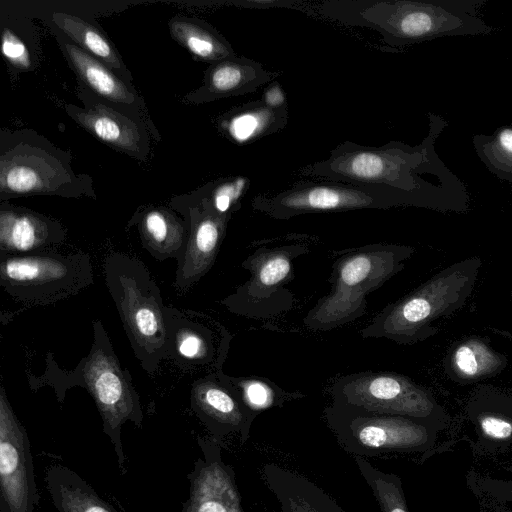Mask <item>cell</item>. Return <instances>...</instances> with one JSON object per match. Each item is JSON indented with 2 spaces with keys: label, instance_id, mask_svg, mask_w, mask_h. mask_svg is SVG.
I'll return each mask as SVG.
<instances>
[{
  "label": "cell",
  "instance_id": "1",
  "mask_svg": "<svg viewBox=\"0 0 512 512\" xmlns=\"http://www.w3.org/2000/svg\"><path fill=\"white\" fill-rule=\"evenodd\" d=\"M427 116L429 131L419 145L391 141L369 147L346 141L328 158L303 167L299 174L317 180L388 186L416 196L423 208L466 213L470 196L465 184L451 186L425 179L427 175L449 182L460 180L435 150L436 139L448 122L432 112Z\"/></svg>",
  "mask_w": 512,
  "mask_h": 512
},
{
  "label": "cell",
  "instance_id": "2",
  "mask_svg": "<svg viewBox=\"0 0 512 512\" xmlns=\"http://www.w3.org/2000/svg\"><path fill=\"white\" fill-rule=\"evenodd\" d=\"M486 0H330L319 4L325 18L378 32L392 47L445 36L493 31L479 15Z\"/></svg>",
  "mask_w": 512,
  "mask_h": 512
},
{
  "label": "cell",
  "instance_id": "3",
  "mask_svg": "<svg viewBox=\"0 0 512 512\" xmlns=\"http://www.w3.org/2000/svg\"><path fill=\"white\" fill-rule=\"evenodd\" d=\"M30 387L53 388L59 403L67 390L80 386L92 396L102 419L103 432L109 437L122 474L126 473L121 429L125 422L143 427L144 413L129 371L124 369L100 320L93 321V343L89 353L72 370H63L52 353L45 357L40 376L28 374Z\"/></svg>",
  "mask_w": 512,
  "mask_h": 512
},
{
  "label": "cell",
  "instance_id": "4",
  "mask_svg": "<svg viewBox=\"0 0 512 512\" xmlns=\"http://www.w3.org/2000/svg\"><path fill=\"white\" fill-rule=\"evenodd\" d=\"M481 267L478 256L446 267L402 299L387 305L361 330V336L385 338L401 345H412L434 336L439 332L435 322L464 306Z\"/></svg>",
  "mask_w": 512,
  "mask_h": 512
},
{
  "label": "cell",
  "instance_id": "5",
  "mask_svg": "<svg viewBox=\"0 0 512 512\" xmlns=\"http://www.w3.org/2000/svg\"><path fill=\"white\" fill-rule=\"evenodd\" d=\"M103 274L134 355L143 370L153 374L166 359L168 347L161 291L146 265L122 252L106 256Z\"/></svg>",
  "mask_w": 512,
  "mask_h": 512
},
{
  "label": "cell",
  "instance_id": "6",
  "mask_svg": "<svg viewBox=\"0 0 512 512\" xmlns=\"http://www.w3.org/2000/svg\"><path fill=\"white\" fill-rule=\"evenodd\" d=\"M415 249L403 244H369L337 258L329 278L330 292L306 314L312 331H329L366 313V296L404 269Z\"/></svg>",
  "mask_w": 512,
  "mask_h": 512
},
{
  "label": "cell",
  "instance_id": "7",
  "mask_svg": "<svg viewBox=\"0 0 512 512\" xmlns=\"http://www.w3.org/2000/svg\"><path fill=\"white\" fill-rule=\"evenodd\" d=\"M326 425L348 453L380 457L430 451L448 420L368 411L332 400L324 409Z\"/></svg>",
  "mask_w": 512,
  "mask_h": 512
},
{
  "label": "cell",
  "instance_id": "8",
  "mask_svg": "<svg viewBox=\"0 0 512 512\" xmlns=\"http://www.w3.org/2000/svg\"><path fill=\"white\" fill-rule=\"evenodd\" d=\"M63 151L30 130L3 131L0 145V198L95 196L88 177L80 178Z\"/></svg>",
  "mask_w": 512,
  "mask_h": 512
},
{
  "label": "cell",
  "instance_id": "9",
  "mask_svg": "<svg viewBox=\"0 0 512 512\" xmlns=\"http://www.w3.org/2000/svg\"><path fill=\"white\" fill-rule=\"evenodd\" d=\"M401 206L423 208L416 196L392 187L325 180L300 181L276 194H259L252 200L255 211L277 220L309 213Z\"/></svg>",
  "mask_w": 512,
  "mask_h": 512
},
{
  "label": "cell",
  "instance_id": "10",
  "mask_svg": "<svg viewBox=\"0 0 512 512\" xmlns=\"http://www.w3.org/2000/svg\"><path fill=\"white\" fill-rule=\"evenodd\" d=\"M93 283L89 254L53 251L0 253V286L13 299L47 305L78 294Z\"/></svg>",
  "mask_w": 512,
  "mask_h": 512
},
{
  "label": "cell",
  "instance_id": "11",
  "mask_svg": "<svg viewBox=\"0 0 512 512\" xmlns=\"http://www.w3.org/2000/svg\"><path fill=\"white\" fill-rule=\"evenodd\" d=\"M308 251L299 243L258 248L242 263L250 278L220 303L234 314L256 319L290 310L294 297L286 285L294 278L293 260Z\"/></svg>",
  "mask_w": 512,
  "mask_h": 512
},
{
  "label": "cell",
  "instance_id": "12",
  "mask_svg": "<svg viewBox=\"0 0 512 512\" xmlns=\"http://www.w3.org/2000/svg\"><path fill=\"white\" fill-rule=\"evenodd\" d=\"M330 394L334 401L368 411L449 420L428 389L394 372L364 371L339 377Z\"/></svg>",
  "mask_w": 512,
  "mask_h": 512
},
{
  "label": "cell",
  "instance_id": "13",
  "mask_svg": "<svg viewBox=\"0 0 512 512\" xmlns=\"http://www.w3.org/2000/svg\"><path fill=\"white\" fill-rule=\"evenodd\" d=\"M38 504L30 440L1 386L0 512H35Z\"/></svg>",
  "mask_w": 512,
  "mask_h": 512
},
{
  "label": "cell",
  "instance_id": "14",
  "mask_svg": "<svg viewBox=\"0 0 512 512\" xmlns=\"http://www.w3.org/2000/svg\"><path fill=\"white\" fill-rule=\"evenodd\" d=\"M202 452L187 474L189 497L180 512H245L232 465L224 462L221 444L197 436Z\"/></svg>",
  "mask_w": 512,
  "mask_h": 512
},
{
  "label": "cell",
  "instance_id": "15",
  "mask_svg": "<svg viewBox=\"0 0 512 512\" xmlns=\"http://www.w3.org/2000/svg\"><path fill=\"white\" fill-rule=\"evenodd\" d=\"M191 409L218 443L238 433L243 445L250 436L258 413L251 410L238 394L221 381L215 370L194 381L190 396Z\"/></svg>",
  "mask_w": 512,
  "mask_h": 512
},
{
  "label": "cell",
  "instance_id": "16",
  "mask_svg": "<svg viewBox=\"0 0 512 512\" xmlns=\"http://www.w3.org/2000/svg\"><path fill=\"white\" fill-rule=\"evenodd\" d=\"M189 234L184 254L177 262L174 285L184 293L213 266L224 240L230 216L219 215L198 197L188 204Z\"/></svg>",
  "mask_w": 512,
  "mask_h": 512
},
{
  "label": "cell",
  "instance_id": "17",
  "mask_svg": "<svg viewBox=\"0 0 512 512\" xmlns=\"http://www.w3.org/2000/svg\"><path fill=\"white\" fill-rule=\"evenodd\" d=\"M79 99L84 107L67 104V114L84 129L105 144L144 160L149 151L148 137L144 128L114 108L94 100L91 91L82 92Z\"/></svg>",
  "mask_w": 512,
  "mask_h": 512
},
{
  "label": "cell",
  "instance_id": "18",
  "mask_svg": "<svg viewBox=\"0 0 512 512\" xmlns=\"http://www.w3.org/2000/svg\"><path fill=\"white\" fill-rule=\"evenodd\" d=\"M65 227L36 211L2 202L0 206V253L28 254L65 241Z\"/></svg>",
  "mask_w": 512,
  "mask_h": 512
},
{
  "label": "cell",
  "instance_id": "19",
  "mask_svg": "<svg viewBox=\"0 0 512 512\" xmlns=\"http://www.w3.org/2000/svg\"><path fill=\"white\" fill-rule=\"evenodd\" d=\"M465 411L481 449L495 453L512 444V394L479 385L471 393Z\"/></svg>",
  "mask_w": 512,
  "mask_h": 512
},
{
  "label": "cell",
  "instance_id": "20",
  "mask_svg": "<svg viewBox=\"0 0 512 512\" xmlns=\"http://www.w3.org/2000/svg\"><path fill=\"white\" fill-rule=\"evenodd\" d=\"M276 76L259 62L234 55L212 63L205 72L203 85L188 95V99L193 103H204L241 96L256 91Z\"/></svg>",
  "mask_w": 512,
  "mask_h": 512
},
{
  "label": "cell",
  "instance_id": "21",
  "mask_svg": "<svg viewBox=\"0 0 512 512\" xmlns=\"http://www.w3.org/2000/svg\"><path fill=\"white\" fill-rule=\"evenodd\" d=\"M261 477L277 499L279 512H344L323 489L294 471L266 463Z\"/></svg>",
  "mask_w": 512,
  "mask_h": 512
},
{
  "label": "cell",
  "instance_id": "22",
  "mask_svg": "<svg viewBox=\"0 0 512 512\" xmlns=\"http://www.w3.org/2000/svg\"><path fill=\"white\" fill-rule=\"evenodd\" d=\"M168 347L166 359L189 370L216 364L221 353L216 351L212 331L194 322L175 308L167 307Z\"/></svg>",
  "mask_w": 512,
  "mask_h": 512
},
{
  "label": "cell",
  "instance_id": "23",
  "mask_svg": "<svg viewBox=\"0 0 512 512\" xmlns=\"http://www.w3.org/2000/svg\"><path fill=\"white\" fill-rule=\"evenodd\" d=\"M138 228L142 246L156 260H181L188 239L189 224L164 207H150L132 219Z\"/></svg>",
  "mask_w": 512,
  "mask_h": 512
},
{
  "label": "cell",
  "instance_id": "24",
  "mask_svg": "<svg viewBox=\"0 0 512 512\" xmlns=\"http://www.w3.org/2000/svg\"><path fill=\"white\" fill-rule=\"evenodd\" d=\"M506 366V356L478 336L466 337L454 343L444 359L447 376L461 385L494 377Z\"/></svg>",
  "mask_w": 512,
  "mask_h": 512
},
{
  "label": "cell",
  "instance_id": "25",
  "mask_svg": "<svg viewBox=\"0 0 512 512\" xmlns=\"http://www.w3.org/2000/svg\"><path fill=\"white\" fill-rule=\"evenodd\" d=\"M60 45L72 69L87 89L114 104H137V93L103 62L73 42L64 40Z\"/></svg>",
  "mask_w": 512,
  "mask_h": 512
},
{
  "label": "cell",
  "instance_id": "26",
  "mask_svg": "<svg viewBox=\"0 0 512 512\" xmlns=\"http://www.w3.org/2000/svg\"><path fill=\"white\" fill-rule=\"evenodd\" d=\"M287 108L274 110L257 100L234 107L218 120L219 130L236 144L245 145L282 130Z\"/></svg>",
  "mask_w": 512,
  "mask_h": 512
},
{
  "label": "cell",
  "instance_id": "27",
  "mask_svg": "<svg viewBox=\"0 0 512 512\" xmlns=\"http://www.w3.org/2000/svg\"><path fill=\"white\" fill-rule=\"evenodd\" d=\"M45 482L58 512H118L85 479L67 466H49Z\"/></svg>",
  "mask_w": 512,
  "mask_h": 512
},
{
  "label": "cell",
  "instance_id": "28",
  "mask_svg": "<svg viewBox=\"0 0 512 512\" xmlns=\"http://www.w3.org/2000/svg\"><path fill=\"white\" fill-rule=\"evenodd\" d=\"M229 342L230 336L224 331L215 372L219 379L228 384L251 410L260 414L268 409L281 408L286 403L304 396L299 392L286 391L268 378L226 375L222 370V364L227 355Z\"/></svg>",
  "mask_w": 512,
  "mask_h": 512
},
{
  "label": "cell",
  "instance_id": "29",
  "mask_svg": "<svg viewBox=\"0 0 512 512\" xmlns=\"http://www.w3.org/2000/svg\"><path fill=\"white\" fill-rule=\"evenodd\" d=\"M52 20L60 31L85 52L99 59L115 73L128 78L124 63L110 41L95 26L84 19L63 12H54Z\"/></svg>",
  "mask_w": 512,
  "mask_h": 512
},
{
  "label": "cell",
  "instance_id": "30",
  "mask_svg": "<svg viewBox=\"0 0 512 512\" xmlns=\"http://www.w3.org/2000/svg\"><path fill=\"white\" fill-rule=\"evenodd\" d=\"M169 28L173 38L200 60L212 64L236 55L230 43L208 24L176 17Z\"/></svg>",
  "mask_w": 512,
  "mask_h": 512
},
{
  "label": "cell",
  "instance_id": "31",
  "mask_svg": "<svg viewBox=\"0 0 512 512\" xmlns=\"http://www.w3.org/2000/svg\"><path fill=\"white\" fill-rule=\"evenodd\" d=\"M472 142L488 170L512 184V124L500 127L492 135L476 134Z\"/></svg>",
  "mask_w": 512,
  "mask_h": 512
},
{
  "label": "cell",
  "instance_id": "32",
  "mask_svg": "<svg viewBox=\"0 0 512 512\" xmlns=\"http://www.w3.org/2000/svg\"><path fill=\"white\" fill-rule=\"evenodd\" d=\"M355 463L382 512H409L398 475L377 469L364 457L355 456Z\"/></svg>",
  "mask_w": 512,
  "mask_h": 512
},
{
  "label": "cell",
  "instance_id": "33",
  "mask_svg": "<svg viewBox=\"0 0 512 512\" xmlns=\"http://www.w3.org/2000/svg\"><path fill=\"white\" fill-rule=\"evenodd\" d=\"M250 181L244 176H233L221 179L200 197L204 198L209 206L219 215L230 216L241 207V200L248 191Z\"/></svg>",
  "mask_w": 512,
  "mask_h": 512
},
{
  "label": "cell",
  "instance_id": "34",
  "mask_svg": "<svg viewBox=\"0 0 512 512\" xmlns=\"http://www.w3.org/2000/svg\"><path fill=\"white\" fill-rule=\"evenodd\" d=\"M506 469L512 473V466ZM467 482L475 494H481L498 503L512 502V479L478 477L471 473Z\"/></svg>",
  "mask_w": 512,
  "mask_h": 512
},
{
  "label": "cell",
  "instance_id": "35",
  "mask_svg": "<svg viewBox=\"0 0 512 512\" xmlns=\"http://www.w3.org/2000/svg\"><path fill=\"white\" fill-rule=\"evenodd\" d=\"M1 50L5 59L16 69L29 70L32 66L29 50L21 38L9 28H3Z\"/></svg>",
  "mask_w": 512,
  "mask_h": 512
},
{
  "label": "cell",
  "instance_id": "36",
  "mask_svg": "<svg viewBox=\"0 0 512 512\" xmlns=\"http://www.w3.org/2000/svg\"><path fill=\"white\" fill-rule=\"evenodd\" d=\"M261 101L274 110L287 108L286 95L277 80L271 81L265 88Z\"/></svg>",
  "mask_w": 512,
  "mask_h": 512
},
{
  "label": "cell",
  "instance_id": "37",
  "mask_svg": "<svg viewBox=\"0 0 512 512\" xmlns=\"http://www.w3.org/2000/svg\"><path fill=\"white\" fill-rule=\"evenodd\" d=\"M480 499L481 512H512L500 505V503L493 501L481 494H476Z\"/></svg>",
  "mask_w": 512,
  "mask_h": 512
}]
</instances>
